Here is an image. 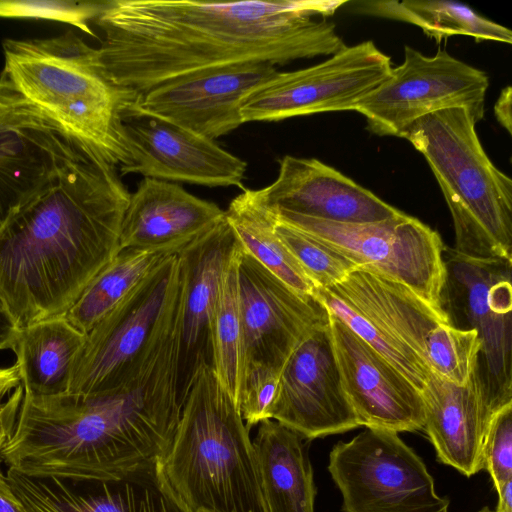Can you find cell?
I'll return each mask as SVG.
<instances>
[{
  "instance_id": "obj_24",
  "label": "cell",
  "mask_w": 512,
  "mask_h": 512,
  "mask_svg": "<svg viewBox=\"0 0 512 512\" xmlns=\"http://www.w3.org/2000/svg\"><path fill=\"white\" fill-rule=\"evenodd\" d=\"M252 441L269 512H314L316 487L307 444L273 419L259 423Z\"/></svg>"
},
{
  "instance_id": "obj_22",
  "label": "cell",
  "mask_w": 512,
  "mask_h": 512,
  "mask_svg": "<svg viewBox=\"0 0 512 512\" xmlns=\"http://www.w3.org/2000/svg\"><path fill=\"white\" fill-rule=\"evenodd\" d=\"M30 512H191L168 482L163 465L105 480L50 477L35 490Z\"/></svg>"
},
{
  "instance_id": "obj_33",
  "label": "cell",
  "mask_w": 512,
  "mask_h": 512,
  "mask_svg": "<svg viewBox=\"0 0 512 512\" xmlns=\"http://www.w3.org/2000/svg\"><path fill=\"white\" fill-rule=\"evenodd\" d=\"M482 469L490 473L495 489L512 479V403L489 421L482 446Z\"/></svg>"
},
{
  "instance_id": "obj_16",
  "label": "cell",
  "mask_w": 512,
  "mask_h": 512,
  "mask_svg": "<svg viewBox=\"0 0 512 512\" xmlns=\"http://www.w3.org/2000/svg\"><path fill=\"white\" fill-rule=\"evenodd\" d=\"M271 419L307 440L360 426L342 385L329 325L305 338L285 363Z\"/></svg>"
},
{
  "instance_id": "obj_21",
  "label": "cell",
  "mask_w": 512,
  "mask_h": 512,
  "mask_svg": "<svg viewBox=\"0 0 512 512\" xmlns=\"http://www.w3.org/2000/svg\"><path fill=\"white\" fill-rule=\"evenodd\" d=\"M225 210L181 185L143 178L131 193L120 232V249L184 248L218 224Z\"/></svg>"
},
{
  "instance_id": "obj_18",
  "label": "cell",
  "mask_w": 512,
  "mask_h": 512,
  "mask_svg": "<svg viewBox=\"0 0 512 512\" xmlns=\"http://www.w3.org/2000/svg\"><path fill=\"white\" fill-rule=\"evenodd\" d=\"M329 329L342 385L360 426L396 433L422 430L421 392L331 314Z\"/></svg>"
},
{
  "instance_id": "obj_10",
  "label": "cell",
  "mask_w": 512,
  "mask_h": 512,
  "mask_svg": "<svg viewBox=\"0 0 512 512\" xmlns=\"http://www.w3.org/2000/svg\"><path fill=\"white\" fill-rule=\"evenodd\" d=\"M343 512H448L421 458L398 433L366 428L329 454Z\"/></svg>"
},
{
  "instance_id": "obj_28",
  "label": "cell",
  "mask_w": 512,
  "mask_h": 512,
  "mask_svg": "<svg viewBox=\"0 0 512 512\" xmlns=\"http://www.w3.org/2000/svg\"><path fill=\"white\" fill-rule=\"evenodd\" d=\"M355 9L363 14L416 25L438 43L453 35L472 36L476 41L492 40L508 44L512 42L511 30L457 2L362 1L356 3Z\"/></svg>"
},
{
  "instance_id": "obj_37",
  "label": "cell",
  "mask_w": 512,
  "mask_h": 512,
  "mask_svg": "<svg viewBox=\"0 0 512 512\" xmlns=\"http://www.w3.org/2000/svg\"><path fill=\"white\" fill-rule=\"evenodd\" d=\"M0 512H28L0 468Z\"/></svg>"
},
{
  "instance_id": "obj_30",
  "label": "cell",
  "mask_w": 512,
  "mask_h": 512,
  "mask_svg": "<svg viewBox=\"0 0 512 512\" xmlns=\"http://www.w3.org/2000/svg\"><path fill=\"white\" fill-rule=\"evenodd\" d=\"M482 343L475 330L448 324L436 326L425 344V359L432 373L455 385H465L475 367Z\"/></svg>"
},
{
  "instance_id": "obj_34",
  "label": "cell",
  "mask_w": 512,
  "mask_h": 512,
  "mask_svg": "<svg viewBox=\"0 0 512 512\" xmlns=\"http://www.w3.org/2000/svg\"><path fill=\"white\" fill-rule=\"evenodd\" d=\"M100 2H0V16L39 17L60 20L73 24L92 36L88 25L102 7Z\"/></svg>"
},
{
  "instance_id": "obj_42",
  "label": "cell",
  "mask_w": 512,
  "mask_h": 512,
  "mask_svg": "<svg viewBox=\"0 0 512 512\" xmlns=\"http://www.w3.org/2000/svg\"><path fill=\"white\" fill-rule=\"evenodd\" d=\"M479 512H495V511L490 510L488 507H484Z\"/></svg>"
},
{
  "instance_id": "obj_38",
  "label": "cell",
  "mask_w": 512,
  "mask_h": 512,
  "mask_svg": "<svg viewBox=\"0 0 512 512\" xmlns=\"http://www.w3.org/2000/svg\"><path fill=\"white\" fill-rule=\"evenodd\" d=\"M512 88L507 86L503 88L494 105V114L501 126L512 133V117H511Z\"/></svg>"
},
{
  "instance_id": "obj_8",
  "label": "cell",
  "mask_w": 512,
  "mask_h": 512,
  "mask_svg": "<svg viewBox=\"0 0 512 512\" xmlns=\"http://www.w3.org/2000/svg\"><path fill=\"white\" fill-rule=\"evenodd\" d=\"M315 297L422 391L431 374L427 337L447 324L426 302L403 284L361 268L333 286L316 289Z\"/></svg>"
},
{
  "instance_id": "obj_23",
  "label": "cell",
  "mask_w": 512,
  "mask_h": 512,
  "mask_svg": "<svg viewBox=\"0 0 512 512\" xmlns=\"http://www.w3.org/2000/svg\"><path fill=\"white\" fill-rule=\"evenodd\" d=\"M421 395L423 429L438 460L468 477L482 470V446L491 417L475 369L462 386L431 372Z\"/></svg>"
},
{
  "instance_id": "obj_36",
  "label": "cell",
  "mask_w": 512,
  "mask_h": 512,
  "mask_svg": "<svg viewBox=\"0 0 512 512\" xmlns=\"http://www.w3.org/2000/svg\"><path fill=\"white\" fill-rule=\"evenodd\" d=\"M23 392L22 385H18L0 405V460L1 452L14 430Z\"/></svg>"
},
{
  "instance_id": "obj_27",
  "label": "cell",
  "mask_w": 512,
  "mask_h": 512,
  "mask_svg": "<svg viewBox=\"0 0 512 512\" xmlns=\"http://www.w3.org/2000/svg\"><path fill=\"white\" fill-rule=\"evenodd\" d=\"M184 248L119 249L84 289L65 317L77 330L87 334L154 269Z\"/></svg>"
},
{
  "instance_id": "obj_26",
  "label": "cell",
  "mask_w": 512,
  "mask_h": 512,
  "mask_svg": "<svg viewBox=\"0 0 512 512\" xmlns=\"http://www.w3.org/2000/svg\"><path fill=\"white\" fill-rule=\"evenodd\" d=\"M225 210L242 248L292 290L315 297L316 287L274 229L272 212L258 190L244 188Z\"/></svg>"
},
{
  "instance_id": "obj_13",
  "label": "cell",
  "mask_w": 512,
  "mask_h": 512,
  "mask_svg": "<svg viewBox=\"0 0 512 512\" xmlns=\"http://www.w3.org/2000/svg\"><path fill=\"white\" fill-rule=\"evenodd\" d=\"M180 283L179 253L154 269L87 334L72 369L68 393L110 388L140 355Z\"/></svg>"
},
{
  "instance_id": "obj_20",
  "label": "cell",
  "mask_w": 512,
  "mask_h": 512,
  "mask_svg": "<svg viewBox=\"0 0 512 512\" xmlns=\"http://www.w3.org/2000/svg\"><path fill=\"white\" fill-rule=\"evenodd\" d=\"M224 217L179 252L182 286L180 387L185 395L197 366L209 361V326L224 270L238 246Z\"/></svg>"
},
{
  "instance_id": "obj_14",
  "label": "cell",
  "mask_w": 512,
  "mask_h": 512,
  "mask_svg": "<svg viewBox=\"0 0 512 512\" xmlns=\"http://www.w3.org/2000/svg\"><path fill=\"white\" fill-rule=\"evenodd\" d=\"M119 125L128 153L122 175L244 189L245 161L214 140L144 110L138 99L120 110Z\"/></svg>"
},
{
  "instance_id": "obj_6",
  "label": "cell",
  "mask_w": 512,
  "mask_h": 512,
  "mask_svg": "<svg viewBox=\"0 0 512 512\" xmlns=\"http://www.w3.org/2000/svg\"><path fill=\"white\" fill-rule=\"evenodd\" d=\"M473 115L450 108L405 133L429 164L450 210L456 252L512 261V180L486 154Z\"/></svg>"
},
{
  "instance_id": "obj_17",
  "label": "cell",
  "mask_w": 512,
  "mask_h": 512,
  "mask_svg": "<svg viewBox=\"0 0 512 512\" xmlns=\"http://www.w3.org/2000/svg\"><path fill=\"white\" fill-rule=\"evenodd\" d=\"M277 69L264 62L204 68L139 94L138 104L201 136L215 140L243 124L241 103Z\"/></svg>"
},
{
  "instance_id": "obj_41",
  "label": "cell",
  "mask_w": 512,
  "mask_h": 512,
  "mask_svg": "<svg viewBox=\"0 0 512 512\" xmlns=\"http://www.w3.org/2000/svg\"><path fill=\"white\" fill-rule=\"evenodd\" d=\"M499 501L495 512H512V479L496 489Z\"/></svg>"
},
{
  "instance_id": "obj_31",
  "label": "cell",
  "mask_w": 512,
  "mask_h": 512,
  "mask_svg": "<svg viewBox=\"0 0 512 512\" xmlns=\"http://www.w3.org/2000/svg\"><path fill=\"white\" fill-rule=\"evenodd\" d=\"M274 229L316 289L333 286L345 279L351 271L358 268L356 264L338 252L301 231L278 221L275 217Z\"/></svg>"
},
{
  "instance_id": "obj_15",
  "label": "cell",
  "mask_w": 512,
  "mask_h": 512,
  "mask_svg": "<svg viewBox=\"0 0 512 512\" xmlns=\"http://www.w3.org/2000/svg\"><path fill=\"white\" fill-rule=\"evenodd\" d=\"M238 287L246 364L261 363L282 371L305 338L329 325V313L316 297L292 290L241 245Z\"/></svg>"
},
{
  "instance_id": "obj_9",
  "label": "cell",
  "mask_w": 512,
  "mask_h": 512,
  "mask_svg": "<svg viewBox=\"0 0 512 512\" xmlns=\"http://www.w3.org/2000/svg\"><path fill=\"white\" fill-rule=\"evenodd\" d=\"M272 213L278 221L333 249L358 268L408 287L446 321L440 306L445 245L435 230L417 218L401 211L375 222L338 223Z\"/></svg>"
},
{
  "instance_id": "obj_19",
  "label": "cell",
  "mask_w": 512,
  "mask_h": 512,
  "mask_svg": "<svg viewBox=\"0 0 512 512\" xmlns=\"http://www.w3.org/2000/svg\"><path fill=\"white\" fill-rule=\"evenodd\" d=\"M258 192L272 212L338 223L375 222L401 212L315 158L284 156L275 181Z\"/></svg>"
},
{
  "instance_id": "obj_3",
  "label": "cell",
  "mask_w": 512,
  "mask_h": 512,
  "mask_svg": "<svg viewBox=\"0 0 512 512\" xmlns=\"http://www.w3.org/2000/svg\"><path fill=\"white\" fill-rule=\"evenodd\" d=\"M180 353V329L166 321L104 391L23 392L1 460L27 475L69 480H105L163 465L183 404Z\"/></svg>"
},
{
  "instance_id": "obj_40",
  "label": "cell",
  "mask_w": 512,
  "mask_h": 512,
  "mask_svg": "<svg viewBox=\"0 0 512 512\" xmlns=\"http://www.w3.org/2000/svg\"><path fill=\"white\" fill-rule=\"evenodd\" d=\"M21 384L17 364L10 367L0 368V401L18 385Z\"/></svg>"
},
{
  "instance_id": "obj_12",
  "label": "cell",
  "mask_w": 512,
  "mask_h": 512,
  "mask_svg": "<svg viewBox=\"0 0 512 512\" xmlns=\"http://www.w3.org/2000/svg\"><path fill=\"white\" fill-rule=\"evenodd\" d=\"M389 56L372 41L346 46L319 64L277 72L241 103L243 123L322 112L355 111L390 74Z\"/></svg>"
},
{
  "instance_id": "obj_1",
  "label": "cell",
  "mask_w": 512,
  "mask_h": 512,
  "mask_svg": "<svg viewBox=\"0 0 512 512\" xmlns=\"http://www.w3.org/2000/svg\"><path fill=\"white\" fill-rule=\"evenodd\" d=\"M130 195L116 166L49 131L0 226V303L18 329L66 314L114 258Z\"/></svg>"
},
{
  "instance_id": "obj_2",
  "label": "cell",
  "mask_w": 512,
  "mask_h": 512,
  "mask_svg": "<svg viewBox=\"0 0 512 512\" xmlns=\"http://www.w3.org/2000/svg\"><path fill=\"white\" fill-rule=\"evenodd\" d=\"M342 0L103 1L97 56L114 85L141 94L192 71L247 62L283 65L346 47L324 19Z\"/></svg>"
},
{
  "instance_id": "obj_29",
  "label": "cell",
  "mask_w": 512,
  "mask_h": 512,
  "mask_svg": "<svg viewBox=\"0 0 512 512\" xmlns=\"http://www.w3.org/2000/svg\"><path fill=\"white\" fill-rule=\"evenodd\" d=\"M239 248L240 243L224 270L209 326L210 364L237 406L246 367L238 287Z\"/></svg>"
},
{
  "instance_id": "obj_5",
  "label": "cell",
  "mask_w": 512,
  "mask_h": 512,
  "mask_svg": "<svg viewBox=\"0 0 512 512\" xmlns=\"http://www.w3.org/2000/svg\"><path fill=\"white\" fill-rule=\"evenodd\" d=\"M163 471L191 512H269L249 429L208 361L190 378Z\"/></svg>"
},
{
  "instance_id": "obj_32",
  "label": "cell",
  "mask_w": 512,
  "mask_h": 512,
  "mask_svg": "<svg viewBox=\"0 0 512 512\" xmlns=\"http://www.w3.org/2000/svg\"><path fill=\"white\" fill-rule=\"evenodd\" d=\"M281 371L261 363H247L240 389L238 408L250 428L271 419Z\"/></svg>"
},
{
  "instance_id": "obj_11",
  "label": "cell",
  "mask_w": 512,
  "mask_h": 512,
  "mask_svg": "<svg viewBox=\"0 0 512 512\" xmlns=\"http://www.w3.org/2000/svg\"><path fill=\"white\" fill-rule=\"evenodd\" d=\"M488 75L445 50L425 56L405 46L404 61L356 106L367 128L380 136L402 137L422 117L467 108L476 122L484 116Z\"/></svg>"
},
{
  "instance_id": "obj_39",
  "label": "cell",
  "mask_w": 512,
  "mask_h": 512,
  "mask_svg": "<svg viewBox=\"0 0 512 512\" xmlns=\"http://www.w3.org/2000/svg\"><path fill=\"white\" fill-rule=\"evenodd\" d=\"M19 329L0 303V351L13 350Z\"/></svg>"
},
{
  "instance_id": "obj_7",
  "label": "cell",
  "mask_w": 512,
  "mask_h": 512,
  "mask_svg": "<svg viewBox=\"0 0 512 512\" xmlns=\"http://www.w3.org/2000/svg\"><path fill=\"white\" fill-rule=\"evenodd\" d=\"M440 306L448 325L475 330V372L490 417L512 403V261L479 259L444 247Z\"/></svg>"
},
{
  "instance_id": "obj_35",
  "label": "cell",
  "mask_w": 512,
  "mask_h": 512,
  "mask_svg": "<svg viewBox=\"0 0 512 512\" xmlns=\"http://www.w3.org/2000/svg\"><path fill=\"white\" fill-rule=\"evenodd\" d=\"M23 187L22 165L13 146L0 139V226Z\"/></svg>"
},
{
  "instance_id": "obj_25",
  "label": "cell",
  "mask_w": 512,
  "mask_h": 512,
  "mask_svg": "<svg viewBox=\"0 0 512 512\" xmlns=\"http://www.w3.org/2000/svg\"><path fill=\"white\" fill-rule=\"evenodd\" d=\"M86 334L64 315L20 328L13 347L24 393L55 396L68 393L75 358Z\"/></svg>"
},
{
  "instance_id": "obj_43",
  "label": "cell",
  "mask_w": 512,
  "mask_h": 512,
  "mask_svg": "<svg viewBox=\"0 0 512 512\" xmlns=\"http://www.w3.org/2000/svg\"><path fill=\"white\" fill-rule=\"evenodd\" d=\"M2 402H0V405H1Z\"/></svg>"
},
{
  "instance_id": "obj_4",
  "label": "cell",
  "mask_w": 512,
  "mask_h": 512,
  "mask_svg": "<svg viewBox=\"0 0 512 512\" xmlns=\"http://www.w3.org/2000/svg\"><path fill=\"white\" fill-rule=\"evenodd\" d=\"M2 46L0 128L44 127L114 166L128 163L119 113L139 94L104 76L97 48L71 31Z\"/></svg>"
}]
</instances>
